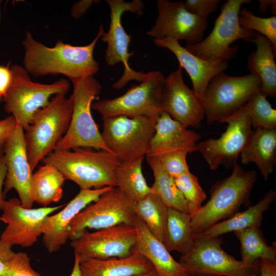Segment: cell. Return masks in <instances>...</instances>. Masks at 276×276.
I'll return each mask as SVG.
<instances>
[{"label":"cell","mask_w":276,"mask_h":276,"mask_svg":"<svg viewBox=\"0 0 276 276\" xmlns=\"http://www.w3.org/2000/svg\"><path fill=\"white\" fill-rule=\"evenodd\" d=\"M104 33L101 24L96 37L87 45L75 46L59 39L55 46L49 47L26 31L22 42L25 50L22 66L34 77L61 74L72 83L93 76L99 69V63L94 57V51Z\"/></svg>","instance_id":"1"},{"label":"cell","mask_w":276,"mask_h":276,"mask_svg":"<svg viewBox=\"0 0 276 276\" xmlns=\"http://www.w3.org/2000/svg\"><path fill=\"white\" fill-rule=\"evenodd\" d=\"M257 179L255 170L245 171L240 164H236L229 177L212 185L209 200L191 216L194 235L232 217L242 204L249 206L251 192Z\"/></svg>","instance_id":"2"},{"label":"cell","mask_w":276,"mask_h":276,"mask_svg":"<svg viewBox=\"0 0 276 276\" xmlns=\"http://www.w3.org/2000/svg\"><path fill=\"white\" fill-rule=\"evenodd\" d=\"M56 167L80 189L116 187L114 171L120 163L114 154L88 148H56L42 161Z\"/></svg>","instance_id":"3"},{"label":"cell","mask_w":276,"mask_h":276,"mask_svg":"<svg viewBox=\"0 0 276 276\" xmlns=\"http://www.w3.org/2000/svg\"><path fill=\"white\" fill-rule=\"evenodd\" d=\"M73 109L72 96L57 94L48 104L33 116L31 123L24 130V138L32 171L52 152L67 132Z\"/></svg>","instance_id":"4"},{"label":"cell","mask_w":276,"mask_h":276,"mask_svg":"<svg viewBox=\"0 0 276 276\" xmlns=\"http://www.w3.org/2000/svg\"><path fill=\"white\" fill-rule=\"evenodd\" d=\"M10 83L3 99L4 109L24 130L34 114L48 104L51 97L66 95L70 88V82L63 78L51 84L34 82L25 68L17 64L10 66Z\"/></svg>","instance_id":"5"},{"label":"cell","mask_w":276,"mask_h":276,"mask_svg":"<svg viewBox=\"0 0 276 276\" xmlns=\"http://www.w3.org/2000/svg\"><path fill=\"white\" fill-rule=\"evenodd\" d=\"M72 83V118L67 132L57 144L56 148L71 150L88 148L111 152L105 145L91 112L93 101L100 94L101 84L93 76Z\"/></svg>","instance_id":"6"},{"label":"cell","mask_w":276,"mask_h":276,"mask_svg":"<svg viewBox=\"0 0 276 276\" xmlns=\"http://www.w3.org/2000/svg\"><path fill=\"white\" fill-rule=\"evenodd\" d=\"M250 2V0L227 1L222 5L210 34L197 43L186 44L185 48L194 55L210 62H228L233 59L238 47L231 44L239 39L249 41L257 33L243 29L238 20L242 6Z\"/></svg>","instance_id":"7"},{"label":"cell","mask_w":276,"mask_h":276,"mask_svg":"<svg viewBox=\"0 0 276 276\" xmlns=\"http://www.w3.org/2000/svg\"><path fill=\"white\" fill-rule=\"evenodd\" d=\"M194 236L191 251L179 262L189 276H260V261L249 264L224 251L220 237L199 234Z\"/></svg>","instance_id":"8"},{"label":"cell","mask_w":276,"mask_h":276,"mask_svg":"<svg viewBox=\"0 0 276 276\" xmlns=\"http://www.w3.org/2000/svg\"><path fill=\"white\" fill-rule=\"evenodd\" d=\"M261 87L260 78L250 73L232 76L221 72L214 76L202 100L207 124L220 123L247 103Z\"/></svg>","instance_id":"9"},{"label":"cell","mask_w":276,"mask_h":276,"mask_svg":"<svg viewBox=\"0 0 276 276\" xmlns=\"http://www.w3.org/2000/svg\"><path fill=\"white\" fill-rule=\"evenodd\" d=\"M165 77L159 71L145 73L138 85L112 99H104L92 104L91 108L102 119L116 117H147L157 119L163 112L161 99Z\"/></svg>","instance_id":"10"},{"label":"cell","mask_w":276,"mask_h":276,"mask_svg":"<svg viewBox=\"0 0 276 276\" xmlns=\"http://www.w3.org/2000/svg\"><path fill=\"white\" fill-rule=\"evenodd\" d=\"M156 119L116 116L103 119V140L121 162L147 155L154 134Z\"/></svg>","instance_id":"11"},{"label":"cell","mask_w":276,"mask_h":276,"mask_svg":"<svg viewBox=\"0 0 276 276\" xmlns=\"http://www.w3.org/2000/svg\"><path fill=\"white\" fill-rule=\"evenodd\" d=\"M251 99L220 123L227 124L220 137L210 138L196 144L195 151L201 154L211 170H216L221 165L229 168L237 163L253 132L250 123Z\"/></svg>","instance_id":"12"},{"label":"cell","mask_w":276,"mask_h":276,"mask_svg":"<svg viewBox=\"0 0 276 276\" xmlns=\"http://www.w3.org/2000/svg\"><path fill=\"white\" fill-rule=\"evenodd\" d=\"M136 202L118 187H112L81 211L68 227L69 239L84 229H101L121 224L134 225Z\"/></svg>","instance_id":"13"},{"label":"cell","mask_w":276,"mask_h":276,"mask_svg":"<svg viewBox=\"0 0 276 276\" xmlns=\"http://www.w3.org/2000/svg\"><path fill=\"white\" fill-rule=\"evenodd\" d=\"M106 2L110 8V23L109 30L107 32H105L100 39L107 44L105 54L107 64L113 66L122 62L124 65L123 74L112 85L114 89H119L131 80L141 82L145 75L143 71H134L129 65L128 59L134 52H128L131 36L126 32L121 22L123 13L129 11L141 16L143 14L145 6L140 0H133L131 2H125L123 0H107Z\"/></svg>","instance_id":"14"},{"label":"cell","mask_w":276,"mask_h":276,"mask_svg":"<svg viewBox=\"0 0 276 276\" xmlns=\"http://www.w3.org/2000/svg\"><path fill=\"white\" fill-rule=\"evenodd\" d=\"M71 245L79 261L88 259L124 258L131 255L136 242L134 225L121 224L94 232L83 230Z\"/></svg>","instance_id":"15"},{"label":"cell","mask_w":276,"mask_h":276,"mask_svg":"<svg viewBox=\"0 0 276 276\" xmlns=\"http://www.w3.org/2000/svg\"><path fill=\"white\" fill-rule=\"evenodd\" d=\"M64 205L27 208L22 205L18 198L6 200L0 216L1 221L6 223L7 226L0 239L12 247L33 246L42 235L41 229L45 219Z\"/></svg>","instance_id":"16"},{"label":"cell","mask_w":276,"mask_h":276,"mask_svg":"<svg viewBox=\"0 0 276 276\" xmlns=\"http://www.w3.org/2000/svg\"><path fill=\"white\" fill-rule=\"evenodd\" d=\"M156 3L158 16L153 27L147 32L153 39L183 40L191 44L203 39L208 21L190 12L184 2L157 0Z\"/></svg>","instance_id":"17"},{"label":"cell","mask_w":276,"mask_h":276,"mask_svg":"<svg viewBox=\"0 0 276 276\" xmlns=\"http://www.w3.org/2000/svg\"><path fill=\"white\" fill-rule=\"evenodd\" d=\"M161 107L174 120L187 128H199L205 118L202 100L185 83L182 67L165 77Z\"/></svg>","instance_id":"18"},{"label":"cell","mask_w":276,"mask_h":276,"mask_svg":"<svg viewBox=\"0 0 276 276\" xmlns=\"http://www.w3.org/2000/svg\"><path fill=\"white\" fill-rule=\"evenodd\" d=\"M7 167L4 191L12 189L17 193L22 205L32 208L34 203L31 195L33 171L28 159L24 129L17 125L9 136L4 154Z\"/></svg>","instance_id":"19"},{"label":"cell","mask_w":276,"mask_h":276,"mask_svg":"<svg viewBox=\"0 0 276 276\" xmlns=\"http://www.w3.org/2000/svg\"><path fill=\"white\" fill-rule=\"evenodd\" d=\"M112 187H114L80 189L58 213L50 215L45 219L41 229L42 242L49 253L60 249L69 239L68 227L73 219L85 207L97 201L102 194Z\"/></svg>","instance_id":"20"},{"label":"cell","mask_w":276,"mask_h":276,"mask_svg":"<svg viewBox=\"0 0 276 276\" xmlns=\"http://www.w3.org/2000/svg\"><path fill=\"white\" fill-rule=\"evenodd\" d=\"M153 42L156 46L166 48L174 54L179 66L185 68L190 77L192 90L201 100L203 99L211 79L223 72L228 66L226 61L210 62L203 60L191 53L176 40L153 39Z\"/></svg>","instance_id":"21"},{"label":"cell","mask_w":276,"mask_h":276,"mask_svg":"<svg viewBox=\"0 0 276 276\" xmlns=\"http://www.w3.org/2000/svg\"><path fill=\"white\" fill-rule=\"evenodd\" d=\"M187 128L163 111L156 120L150 151L146 156H157L177 151H186L188 154L196 152V144L201 135Z\"/></svg>","instance_id":"22"},{"label":"cell","mask_w":276,"mask_h":276,"mask_svg":"<svg viewBox=\"0 0 276 276\" xmlns=\"http://www.w3.org/2000/svg\"><path fill=\"white\" fill-rule=\"evenodd\" d=\"M134 226L136 242L134 252L142 255L150 261L158 276H189L185 268L173 259L165 245L151 233L137 216Z\"/></svg>","instance_id":"23"},{"label":"cell","mask_w":276,"mask_h":276,"mask_svg":"<svg viewBox=\"0 0 276 276\" xmlns=\"http://www.w3.org/2000/svg\"><path fill=\"white\" fill-rule=\"evenodd\" d=\"M79 262L81 276H132L154 268L150 261L137 252L124 258L88 259Z\"/></svg>","instance_id":"24"},{"label":"cell","mask_w":276,"mask_h":276,"mask_svg":"<svg viewBox=\"0 0 276 276\" xmlns=\"http://www.w3.org/2000/svg\"><path fill=\"white\" fill-rule=\"evenodd\" d=\"M240 156L242 164L255 163L267 181L276 164V129L256 128Z\"/></svg>","instance_id":"25"},{"label":"cell","mask_w":276,"mask_h":276,"mask_svg":"<svg viewBox=\"0 0 276 276\" xmlns=\"http://www.w3.org/2000/svg\"><path fill=\"white\" fill-rule=\"evenodd\" d=\"M256 44V50L249 55L247 67L250 74L258 76L261 81L260 91L266 97L276 96V54L271 41L259 33L249 41Z\"/></svg>","instance_id":"26"},{"label":"cell","mask_w":276,"mask_h":276,"mask_svg":"<svg viewBox=\"0 0 276 276\" xmlns=\"http://www.w3.org/2000/svg\"><path fill=\"white\" fill-rule=\"evenodd\" d=\"M275 199V192L270 190L255 205L249 206L245 211L237 212L232 217L215 224L201 234L212 237H219L227 233L247 228H260L264 212L269 209L270 204Z\"/></svg>","instance_id":"27"},{"label":"cell","mask_w":276,"mask_h":276,"mask_svg":"<svg viewBox=\"0 0 276 276\" xmlns=\"http://www.w3.org/2000/svg\"><path fill=\"white\" fill-rule=\"evenodd\" d=\"M65 180L56 167L50 164H44L33 174L31 195L34 202L48 206L60 201Z\"/></svg>","instance_id":"28"},{"label":"cell","mask_w":276,"mask_h":276,"mask_svg":"<svg viewBox=\"0 0 276 276\" xmlns=\"http://www.w3.org/2000/svg\"><path fill=\"white\" fill-rule=\"evenodd\" d=\"M144 157L121 162L114 171L116 187L135 202L151 192L142 172Z\"/></svg>","instance_id":"29"},{"label":"cell","mask_w":276,"mask_h":276,"mask_svg":"<svg viewBox=\"0 0 276 276\" xmlns=\"http://www.w3.org/2000/svg\"><path fill=\"white\" fill-rule=\"evenodd\" d=\"M194 236L191 225V216L168 208L164 245L170 252L177 251L181 255L189 253L194 246Z\"/></svg>","instance_id":"30"},{"label":"cell","mask_w":276,"mask_h":276,"mask_svg":"<svg viewBox=\"0 0 276 276\" xmlns=\"http://www.w3.org/2000/svg\"><path fill=\"white\" fill-rule=\"evenodd\" d=\"M146 159L154 179L151 191L158 195L168 208L189 214L186 200L174 178L164 170L157 157L146 156Z\"/></svg>","instance_id":"31"},{"label":"cell","mask_w":276,"mask_h":276,"mask_svg":"<svg viewBox=\"0 0 276 276\" xmlns=\"http://www.w3.org/2000/svg\"><path fill=\"white\" fill-rule=\"evenodd\" d=\"M168 208L158 195L152 191L143 199L136 202L135 212L151 233L164 244Z\"/></svg>","instance_id":"32"},{"label":"cell","mask_w":276,"mask_h":276,"mask_svg":"<svg viewBox=\"0 0 276 276\" xmlns=\"http://www.w3.org/2000/svg\"><path fill=\"white\" fill-rule=\"evenodd\" d=\"M234 233L240 242L242 261L254 264L265 258L276 264V242L269 245L260 228H247Z\"/></svg>","instance_id":"33"},{"label":"cell","mask_w":276,"mask_h":276,"mask_svg":"<svg viewBox=\"0 0 276 276\" xmlns=\"http://www.w3.org/2000/svg\"><path fill=\"white\" fill-rule=\"evenodd\" d=\"M174 180L186 200L190 215H193L206 197L197 177L188 171L174 178Z\"/></svg>","instance_id":"34"},{"label":"cell","mask_w":276,"mask_h":276,"mask_svg":"<svg viewBox=\"0 0 276 276\" xmlns=\"http://www.w3.org/2000/svg\"><path fill=\"white\" fill-rule=\"evenodd\" d=\"M238 20L243 29L260 33L267 38L271 42L272 49L276 54V16L261 17L256 16L246 8L241 9Z\"/></svg>","instance_id":"35"},{"label":"cell","mask_w":276,"mask_h":276,"mask_svg":"<svg viewBox=\"0 0 276 276\" xmlns=\"http://www.w3.org/2000/svg\"><path fill=\"white\" fill-rule=\"evenodd\" d=\"M250 123L251 127L266 129H276V110L260 90L251 98Z\"/></svg>","instance_id":"36"},{"label":"cell","mask_w":276,"mask_h":276,"mask_svg":"<svg viewBox=\"0 0 276 276\" xmlns=\"http://www.w3.org/2000/svg\"><path fill=\"white\" fill-rule=\"evenodd\" d=\"M188 154L182 151H171L156 157L164 170L174 178L189 171L186 159Z\"/></svg>","instance_id":"37"},{"label":"cell","mask_w":276,"mask_h":276,"mask_svg":"<svg viewBox=\"0 0 276 276\" xmlns=\"http://www.w3.org/2000/svg\"><path fill=\"white\" fill-rule=\"evenodd\" d=\"M4 276H41L31 266L28 255L24 252H15L7 272Z\"/></svg>","instance_id":"38"},{"label":"cell","mask_w":276,"mask_h":276,"mask_svg":"<svg viewBox=\"0 0 276 276\" xmlns=\"http://www.w3.org/2000/svg\"><path fill=\"white\" fill-rule=\"evenodd\" d=\"M220 0H187L186 9L197 16L208 20L209 16L217 10Z\"/></svg>","instance_id":"39"},{"label":"cell","mask_w":276,"mask_h":276,"mask_svg":"<svg viewBox=\"0 0 276 276\" xmlns=\"http://www.w3.org/2000/svg\"><path fill=\"white\" fill-rule=\"evenodd\" d=\"M16 126L15 120L12 115L0 120V157L4 154L7 141Z\"/></svg>","instance_id":"40"},{"label":"cell","mask_w":276,"mask_h":276,"mask_svg":"<svg viewBox=\"0 0 276 276\" xmlns=\"http://www.w3.org/2000/svg\"><path fill=\"white\" fill-rule=\"evenodd\" d=\"M15 254L12 246L0 239V276H4Z\"/></svg>","instance_id":"41"},{"label":"cell","mask_w":276,"mask_h":276,"mask_svg":"<svg viewBox=\"0 0 276 276\" xmlns=\"http://www.w3.org/2000/svg\"><path fill=\"white\" fill-rule=\"evenodd\" d=\"M100 1L93 0H81L74 3L71 9V15L75 19H78L84 15L91 5Z\"/></svg>","instance_id":"42"},{"label":"cell","mask_w":276,"mask_h":276,"mask_svg":"<svg viewBox=\"0 0 276 276\" xmlns=\"http://www.w3.org/2000/svg\"><path fill=\"white\" fill-rule=\"evenodd\" d=\"M11 73L10 63L6 66L0 65V102L3 100L4 96L10 83Z\"/></svg>","instance_id":"43"},{"label":"cell","mask_w":276,"mask_h":276,"mask_svg":"<svg viewBox=\"0 0 276 276\" xmlns=\"http://www.w3.org/2000/svg\"><path fill=\"white\" fill-rule=\"evenodd\" d=\"M7 174V167L5 156L3 155L0 157V210H2L6 200V193L3 190V186Z\"/></svg>","instance_id":"44"},{"label":"cell","mask_w":276,"mask_h":276,"mask_svg":"<svg viewBox=\"0 0 276 276\" xmlns=\"http://www.w3.org/2000/svg\"><path fill=\"white\" fill-rule=\"evenodd\" d=\"M260 272V276H276V264L266 259L261 258Z\"/></svg>","instance_id":"45"},{"label":"cell","mask_w":276,"mask_h":276,"mask_svg":"<svg viewBox=\"0 0 276 276\" xmlns=\"http://www.w3.org/2000/svg\"><path fill=\"white\" fill-rule=\"evenodd\" d=\"M259 2V11L262 13L268 12L270 7L273 16L276 14V1L275 0H258Z\"/></svg>","instance_id":"46"},{"label":"cell","mask_w":276,"mask_h":276,"mask_svg":"<svg viewBox=\"0 0 276 276\" xmlns=\"http://www.w3.org/2000/svg\"><path fill=\"white\" fill-rule=\"evenodd\" d=\"M70 276H81L80 269V262L78 257L75 255L74 263Z\"/></svg>","instance_id":"47"},{"label":"cell","mask_w":276,"mask_h":276,"mask_svg":"<svg viewBox=\"0 0 276 276\" xmlns=\"http://www.w3.org/2000/svg\"><path fill=\"white\" fill-rule=\"evenodd\" d=\"M132 276H158V275L157 274V271L154 268L153 269H152V270H150L149 271L147 272L140 274L134 275Z\"/></svg>","instance_id":"48"},{"label":"cell","mask_w":276,"mask_h":276,"mask_svg":"<svg viewBox=\"0 0 276 276\" xmlns=\"http://www.w3.org/2000/svg\"><path fill=\"white\" fill-rule=\"evenodd\" d=\"M1 1H0V4H1ZM0 20H1V13H0Z\"/></svg>","instance_id":"49"},{"label":"cell","mask_w":276,"mask_h":276,"mask_svg":"<svg viewBox=\"0 0 276 276\" xmlns=\"http://www.w3.org/2000/svg\"><path fill=\"white\" fill-rule=\"evenodd\" d=\"M0 221H1V216H0Z\"/></svg>","instance_id":"50"},{"label":"cell","mask_w":276,"mask_h":276,"mask_svg":"<svg viewBox=\"0 0 276 276\" xmlns=\"http://www.w3.org/2000/svg\"><path fill=\"white\" fill-rule=\"evenodd\" d=\"M211 276H213V275H211Z\"/></svg>","instance_id":"51"}]
</instances>
